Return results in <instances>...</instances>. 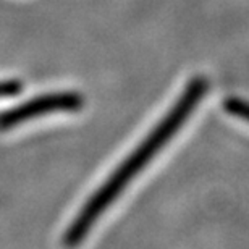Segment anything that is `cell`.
I'll return each mask as SVG.
<instances>
[{"mask_svg": "<svg viewBox=\"0 0 249 249\" xmlns=\"http://www.w3.org/2000/svg\"><path fill=\"white\" fill-rule=\"evenodd\" d=\"M223 107H225V110L230 113V115L249 122V102L243 101V99H238V97H230L225 101Z\"/></svg>", "mask_w": 249, "mask_h": 249, "instance_id": "3", "label": "cell"}, {"mask_svg": "<svg viewBox=\"0 0 249 249\" xmlns=\"http://www.w3.org/2000/svg\"><path fill=\"white\" fill-rule=\"evenodd\" d=\"M84 99L78 92H53L34 97L31 101L0 113V129H10L19 123L34 120L52 112H76L83 108Z\"/></svg>", "mask_w": 249, "mask_h": 249, "instance_id": "2", "label": "cell"}, {"mask_svg": "<svg viewBox=\"0 0 249 249\" xmlns=\"http://www.w3.org/2000/svg\"><path fill=\"white\" fill-rule=\"evenodd\" d=\"M206 91H207L206 78L197 76L189 81L185 92L178 97V101L172 107V110L149 133V136L117 167V170L94 193V196L89 197V201L84 204L83 211L78 213L76 218H74L73 223L67 230V233H65L63 236L65 248L73 249L81 245V241L86 238L89 230L97 222V218L102 215V212L110 207V204L128 186V183L133 181V178L157 156V152L185 124V122L193 113V110L199 106V102H201Z\"/></svg>", "mask_w": 249, "mask_h": 249, "instance_id": "1", "label": "cell"}, {"mask_svg": "<svg viewBox=\"0 0 249 249\" xmlns=\"http://www.w3.org/2000/svg\"><path fill=\"white\" fill-rule=\"evenodd\" d=\"M21 83L17 79H10V81H2L0 83V97H10L17 96L21 92Z\"/></svg>", "mask_w": 249, "mask_h": 249, "instance_id": "4", "label": "cell"}]
</instances>
